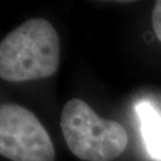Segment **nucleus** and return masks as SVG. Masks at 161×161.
<instances>
[{
    "instance_id": "f257e3e1",
    "label": "nucleus",
    "mask_w": 161,
    "mask_h": 161,
    "mask_svg": "<svg viewBox=\"0 0 161 161\" xmlns=\"http://www.w3.org/2000/svg\"><path fill=\"white\" fill-rule=\"evenodd\" d=\"M61 46L56 29L43 18H32L7 34L0 43V76L24 82L54 75Z\"/></svg>"
},
{
    "instance_id": "f03ea898",
    "label": "nucleus",
    "mask_w": 161,
    "mask_h": 161,
    "mask_svg": "<svg viewBox=\"0 0 161 161\" xmlns=\"http://www.w3.org/2000/svg\"><path fill=\"white\" fill-rule=\"evenodd\" d=\"M61 130L69 150L85 161H111L128 147L127 130L118 122L104 119L84 100L64 104Z\"/></svg>"
},
{
    "instance_id": "7ed1b4c3",
    "label": "nucleus",
    "mask_w": 161,
    "mask_h": 161,
    "mask_svg": "<svg viewBox=\"0 0 161 161\" xmlns=\"http://www.w3.org/2000/svg\"><path fill=\"white\" fill-rule=\"evenodd\" d=\"M0 154L11 161H54L55 148L36 116L16 103L0 106Z\"/></svg>"
},
{
    "instance_id": "20e7f679",
    "label": "nucleus",
    "mask_w": 161,
    "mask_h": 161,
    "mask_svg": "<svg viewBox=\"0 0 161 161\" xmlns=\"http://www.w3.org/2000/svg\"><path fill=\"white\" fill-rule=\"evenodd\" d=\"M140 117L141 131L147 149L153 159L161 160V116L148 102H141L136 105Z\"/></svg>"
},
{
    "instance_id": "39448f33",
    "label": "nucleus",
    "mask_w": 161,
    "mask_h": 161,
    "mask_svg": "<svg viewBox=\"0 0 161 161\" xmlns=\"http://www.w3.org/2000/svg\"><path fill=\"white\" fill-rule=\"evenodd\" d=\"M152 25L156 38L161 42V0L156 1L152 12Z\"/></svg>"
}]
</instances>
